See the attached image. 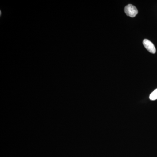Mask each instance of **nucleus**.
<instances>
[{
	"mask_svg": "<svg viewBox=\"0 0 157 157\" xmlns=\"http://www.w3.org/2000/svg\"><path fill=\"white\" fill-rule=\"evenodd\" d=\"M124 11L128 16L132 17H135L138 14V10L136 7L131 4L125 7Z\"/></svg>",
	"mask_w": 157,
	"mask_h": 157,
	"instance_id": "nucleus-1",
	"label": "nucleus"
},
{
	"mask_svg": "<svg viewBox=\"0 0 157 157\" xmlns=\"http://www.w3.org/2000/svg\"><path fill=\"white\" fill-rule=\"evenodd\" d=\"M150 99L151 101L157 100V89L155 90L150 95Z\"/></svg>",
	"mask_w": 157,
	"mask_h": 157,
	"instance_id": "nucleus-3",
	"label": "nucleus"
},
{
	"mask_svg": "<svg viewBox=\"0 0 157 157\" xmlns=\"http://www.w3.org/2000/svg\"><path fill=\"white\" fill-rule=\"evenodd\" d=\"M143 44L144 47L151 53L155 54L156 52V48L155 45L150 40L145 39L143 40Z\"/></svg>",
	"mask_w": 157,
	"mask_h": 157,
	"instance_id": "nucleus-2",
	"label": "nucleus"
}]
</instances>
